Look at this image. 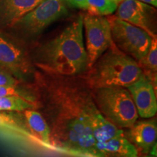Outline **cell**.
Masks as SVG:
<instances>
[{
    "label": "cell",
    "instance_id": "6da1fadb",
    "mask_svg": "<svg viewBox=\"0 0 157 157\" xmlns=\"http://www.w3.org/2000/svg\"><path fill=\"white\" fill-rule=\"evenodd\" d=\"M39 76L35 82L42 93L52 145L58 151L76 156L99 157L92 124L103 117L85 84L64 76ZM84 81V80H83Z\"/></svg>",
    "mask_w": 157,
    "mask_h": 157
},
{
    "label": "cell",
    "instance_id": "7a4b0ae2",
    "mask_svg": "<svg viewBox=\"0 0 157 157\" xmlns=\"http://www.w3.org/2000/svg\"><path fill=\"white\" fill-rule=\"evenodd\" d=\"M31 59L34 66L50 75L72 76L87 71L83 15H78L58 35L38 47Z\"/></svg>",
    "mask_w": 157,
    "mask_h": 157
},
{
    "label": "cell",
    "instance_id": "3957f363",
    "mask_svg": "<svg viewBox=\"0 0 157 157\" xmlns=\"http://www.w3.org/2000/svg\"><path fill=\"white\" fill-rule=\"evenodd\" d=\"M84 81L90 90L127 88L137 81L142 70L132 57L113 44L90 68Z\"/></svg>",
    "mask_w": 157,
    "mask_h": 157
},
{
    "label": "cell",
    "instance_id": "277c9868",
    "mask_svg": "<svg viewBox=\"0 0 157 157\" xmlns=\"http://www.w3.org/2000/svg\"><path fill=\"white\" fill-rule=\"evenodd\" d=\"M98 111L118 128H131L138 118L130 93L124 87L91 90Z\"/></svg>",
    "mask_w": 157,
    "mask_h": 157
},
{
    "label": "cell",
    "instance_id": "5b68a950",
    "mask_svg": "<svg viewBox=\"0 0 157 157\" xmlns=\"http://www.w3.org/2000/svg\"><path fill=\"white\" fill-rule=\"evenodd\" d=\"M68 14L64 0H43L11 28L24 38H35L51 24Z\"/></svg>",
    "mask_w": 157,
    "mask_h": 157
},
{
    "label": "cell",
    "instance_id": "8992f818",
    "mask_svg": "<svg viewBox=\"0 0 157 157\" xmlns=\"http://www.w3.org/2000/svg\"><path fill=\"white\" fill-rule=\"evenodd\" d=\"M0 68L23 83L35 80L36 72L31 57L19 41L0 29Z\"/></svg>",
    "mask_w": 157,
    "mask_h": 157
},
{
    "label": "cell",
    "instance_id": "52a82bcc",
    "mask_svg": "<svg viewBox=\"0 0 157 157\" xmlns=\"http://www.w3.org/2000/svg\"><path fill=\"white\" fill-rule=\"evenodd\" d=\"M107 18L111 26L113 44L137 63L141 61L148 53L152 37L146 31L117 16Z\"/></svg>",
    "mask_w": 157,
    "mask_h": 157
},
{
    "label": "cell",
    "instance_id": "ba28073f",
    "mask_svg": "<svg viewBox=\"0 0 157 157\" xmlns=\"http://www.w3.org/2000/svg\"><path fill=\"white\" fill-rule=\"evenodd\" d=\"M83 27L90 69L113 44L111 26L107 17L88 14L83 16Z\"/></svg>",
    "mask_w": 157,
    "mask_h": 157
},
{
    "label": "cell",
    "instance_id": "9c48e42d",
    "mask_svg": "<svg viewBox=\"0 0 157 157\" xmlns=\"http://www.w3.org/2000/svg\"><path fill=\"white\" fill-rule=\"evenodd\" d=\"M118 18L146 31L156 37V10L148 4L137 0H121L117 7Z\"/></svg>",
    "mask_w": 157,
    "mask_h": 157
},
{
    "label": "cell",
    "instance_id": "30bf717a",
    "mask_svg": "<svg viewBox=\"0 0 157 157\" xmlns=\"http://www.w3.org/2000/svg\"><path fill=\"white\" fill-rule=\"evenodd\" d=\"M136 107L137 113L144 119L154 117L157 112L156 91L151 82L142 74L132 85L127 87Z\"/></svg>",
    "mask_w": 157,
    "mask_h": 157
},
{
    "label": "cell",
    "instance_id": "8fae6325",
    "mask_svg": "<svg viewBox=\"0 0 157 157\" xmlns=\"http://www.w3.org/2000/svg\"><path fill=\"white\" fill-rule=\"evenodd\" d=\"M124 135L127 140L143 154H148L156 142L157 124L156 118L152 117L150 119L135 123L128 130L124 132Z\"/></svg>",
    "mask_w": 157,
    "mask_h": 157
},
{
    "label": "cell",
    "instance_id": "7c38bea8",
    "mask_svg": "<svg viewBox=\"0 0 157 157\" xmlns=\"http://www.w3.org/2000/svg\"><path fill=\"white\" fill-rule=\"evenodd\" d=\"M43 0H0V29L11 28Z\"/></svg>",
    "mask_w": 157,
    "mask_h": 157
},
{
    "label": "cell",
    "instance_id": "4fadbf2b",
    "mask_svg": "<svg viewBox=\"0 0 157 157\" xmlns=\"http://www.w3.org/2000/svg\"><path fill=\"white\" fill-rule=\"evenodd\" d=\"M19 113L22 116L29 130L35 137L39 144L45 148L57 151L52 145L50 129L42 113L34 109L26 110Z\"/></svg>",
    "mask_w": 157,
    "mask_h": 157
},
{
    "label": "cell",
    "instance_id": "5bb4252c",
    "mask_svg": "<svg viewBox=\"0 0 157 157\" xmlns=\"http://www.w3.org/2000/svg\"><path fill=\"white\" fill-rule=\"evenodd\" d=\"M96 150L99 157H120L128 155H138V150L125 137L122 129L108 141L97 142Z\"/></svg>",
    "mask_w": 157,
    "mask_h": 157
},
{
    "label": "cell",
    "instance_id": "9a60e30c",
    "mask_svg": "<svg viewBox=\"0 0 157 157\" xmlns=\"http://www.w3.org/2000/svg\"><path fill=\"white\" fill-rule=\"evenodd\" d=\"M3 129L5 131L17 132L38 143L35 137L29 130L22 116L19 112H0V130Z\"/></svg>",
    "mask_w": 157,
    "mask_h": 157
},
{
    "label": "cell",
    "instance_id": "2e32d148",
    "mask_svg": "<svg viewBox=\"0 0 157 157\" xmlns=\"http://www.w3.org/2000/svg\"><path fill=\"white\" fill-rule=\"evenodd\" d=\"M143 74L151 82L154 87H156L157 72V39H152L148 53L141 61L138 63Z\"/></svg>",
    "mask_w": 157,
    "mask_h": 157
},
{
    "label": "cell",
    "instance_id": "e0dca14e",
    "mask_svg": "<svg viewBox=\"0 0 157 157\" xmlns=\"http://www.w3.org/2000/svg\"><path fill=\"white\" fill-rule=\"evenodd\" d=\"M39 104L19 96H7L0 98V111L22 112L26 110H36Z\"/></svg>",
    "mask_w": 157,
    "mask_h": 157
},
{
    "label": "cell",
    "instance_id": "ac0fdd59",
    "mask_svg": "<svg viewBox=\"0 0 157 157\" xmlns=\"http://www.w3.org/2000/svg\"><path fill=\"white\" fill-rule=\"evenodd\" d=\"M13 95L22 97L39 105L36 94V89L29 84L23 83L16 86L0 87V98Z\"/></svg>",
    "mask_w": 157,
    "mask_h": 157
},
{
    "label": "cell",
    "instance_id": "d6986e66",
    "mask_svg": "<svg viewBox=\"0 0 157 157\" xmlns=\"http://www.w3.org/2000/svg\"><path fill=\"white\" fill-rule=\"evenodd\" d=\"M89 15L105 16L117 10L119 2L117 0H87Z\"/></svg>",
    "mask_w": 157,
    "mask_h": 157
},
{
    "label": "cell",
    "instance_id": "ffe728a7",
    "mask_svg": "<svg viewBox=\"0 0 157 157\" xmlns=\"http://www.w3.org/2000/svg\"><path fill=\"white\" fill-rule=\"evenodd\" d=\"M21 84H23V82L17 80L7 71L0 68V87L16 86Z\"/></svg>",
    "mask_w": 157,
    "mask_h": 157
},
{
    "label": "cell",
    "instance_id": "44dd1931",
    "mask_svg": "<svg viewBox=\"0 0 157 157\" xmlns=\"http://www.w3.org/2000/svg\"><path fill=\"white\" fill-rule=\"evenodd\" d=\"M64 2L71 6V7H76V8L82 10L87 9V0H64Z\"/></svg>",
    "mask_w": 157,
    "mask_h": 157
},
{
    "label": "cell",
    "instance_id": "7402d4cb",
    "mask_svg": "<svg viewBox=\"0 0 157 157\" xmlns=\"http://www.w3.org/2000/svg\"><path fill=\"white\" fill-rule=\"evenodd\" d=\"M137 1L142 2L148 4V5H152L153 7H156L157 6V0H137Z\"/></svg>",
    "mask_w": 157,
    "mask_h": 157
},
{
    "label": "cell",
    "instance_id": "603a6c76",
    "mask_svg": "<svg viewBox=\"0 0 157 157\" xmlns=\"http://www.w3.org/2000/svg\"><path fill=\"white\" fill-rule=\"evenodd\" d=\"M120 157H138V155H128V156H123Z\"/></svg>",
    "mask_w": 157,
    "mask_h": 157
}]
</instances>
